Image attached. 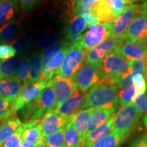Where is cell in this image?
Masks as SVG:
<instances>
[{
  "label": "cell",
  "instance_id": "obj_1",
  "mask_svg": "<svg viewBox=\"0 0 147 147\" xmlns=\"http://www.w3.org/2000/svg\"><path fill=\"white\" fill-rule=\"evenodd\" d=\"M118 90L115 80L100 79L85 94L80 110L89 108L117 110L119 106Z\"/></svg>",
  "mask_w": 147,
  "mask_h": 147
},
{
  "label": "cell",
  "instance_id": "obj_2",
  "mask_svg": "<svg viewBox=\"0 0 147 147\" xmlns=\"http://www.w3.org/2000/svg\"><path fill=\"white\" fill-rule=\"evenodd\" d=\"M113 22L100 23L89 27L85 33L71 40V45L77 50L87 53L111 37Z\"/></svg>",
  "mask_w": 147,
  "mask_h": 147
},
{
  "label": "cell",
  "instance_id": "obj_3",
  "mask_svg": "<svg viewBox=\"0 0 147 147\" xmlns=\"http://www.w3.org/2000/svg\"><path fill=\"white\" fill-rule=\"evenodd\" d=\"M130 61L115 50L104 57L100 67V79H113L115 81L129 67Z\"/></svg>",
  "mask_w": 147,
  "mask_h": 147
},
{
  "label": "cell",
  "instance_id": "obj_4",
  "mask_svg": "<svg viewBox=\"0 0 147 147\" xmlns=\"http://www.w3.org/2000/svg\"><path fill=\"white\" fill-rule=\"evenodd\" d=\"M113 129L121 134H129L140 119L141 115L134 104L121 107L113 115Z\"/></svg>",
  "mask_w": 147,
  "mask_h": 147
},
{
  "label": "cell",
  "instance_id": "obj_5",
  "mask_svg": "<svg viewBox=\"0 0 147 147\" xmlns=\"http://www.w3.org/2000/svg\"><path fill=\"white\" fill-rule=\"evenodd\" d=\"M101 65H93L84 62L80 69L74 75L71 80L78 89L86 93L100 80Z\"/></svg>",
  "mask_w": 147,
  "mask_h": 147
},
{
  "label": "cell",
  "instance_id": "obj_6",
  "mask_svg": "<svg viewBox=\"0 0 147 147\" xmlns=\"http://www.w3.org/2000/svg\"><path fill=\"white\" fill-rule=\"evenodd\" d=\"M52 82L53 80H50L47 87L34 100L33 113L30 121H40L46 112L56 108V100Z\"/></svg>",
  "mask_w": 147,
  "mask_h": 147
},
{
  "label": "cell",
  "instance_id": "obj_7",
  "mask_svg": "<svg viewBox=\"0 0 147 147\" xmlns=\"http://www.w3.org/2000/svg\"><path fill=\"white\" fill-rule=\"evenodd\" d=\"M142 14V5L128 4L123 12L113 22V32L110 38H119L124 34L130 24Z\"/></svg>",
  "mask_w": 147,
  "mask_h": 147
},
{
  "label": "cell",
  "instance_id": "obj_8",
  "mask_svg": "<svg viewBox=\"0 0 147 147\" xmlns=\"http://www.w3.org/2000/svg\"><path fill=\"white\" fill-rule=\"evenodd\" d=\"M49 81L50 80H40L36 83L23 84L19 95L14 100L12 106V113L19 111L24 106L34 102L42 90L47 87Z\"/></svg>",
  "mask_w": 147,
  "mask_h": 147
},
{
  "label": "cell",
  "instance_id": "obj_9",
  "mask_svg": "<svg viewBox=\"0 0 147 147\" xmlns=\"http://www.w3.org/2000/svg\"><path fill=\"white\" fill-rule=\"evenodd\" d=\"M87 52L73 48L66 55L61 65L58 75L62 78H69L80 69L86 60Z\"/></svg>",
  "mask_w": 147,
  "mask_h": 147
},
{
  "label": "cell",
  "instance_id": "obj_10",
  "mask_svg": "<svg viewBox=\"0 0 147 147\" xmlns=\"http://www.w3.org/2000/svg\"><path fill=\"white\" fill-rule=\"evenodd\" d=\"M124 41L123 36L119 38H108L100 45L88 51L84 62L93 65H102V61L106 55L116 50Z\"/></svg>",
  "mask_w": 147,
  "mask_h": 147
},
{
  "label": "cell",
  "instance_id": "obj_11",
  "mask_svg": "<svg viewBox=\"0 0 147 147\" xmlns=\"http://www.w3.org/2000/svg\"><path fill=\"white\" fill-rule=\"evenodd\" d=\"M55 109V108H53L46 112L40 120L42 126L43 139L64 129L66 125L69 123L68 118L59 115L56 113Z\"/></svg>",
  "mask_w": 147,
  "mask_h": 147
},
{
  "label": "cell",
  "instance_id": "obj_12",
  "mask_svg": "<svg viewBox=\"0 0 147 147\" xmlns=\"http://www.w3.org/2000/svg\"><path fill=\"white\" fill-rule=\"evenodd\" d=\"M116 51L129 61H147V41L130 42L125 40L116 49Z\"/></svg>",
  "mask_w": 147,
  "mask_h": 147
},
{
  "label": "cell",
  "instance_id": "obj_13",
  "mask_svg": "<svg viewBox=\"0 0 147 147\" xmlns=\"http://www.w3.org/2000/svg\"><path fill=\"white\" fill-rule=\"evenodd\" d=\"M52 86L56 100V108L65 102L74 91L78 89L76 84L71 79L62 78L58 74L53 78Z\"/></svg>",
  "mask_w": 147,
  "mask_h": 147
},
{
  "label": "cell",
  "instance_id": "obj_14",
  "mask_svg": "<svg viewBox=\"0 0 147 147\" xmlns=\"http://www.w3.org/2000/svg\"><path fill=\"white\" fill-rule=\"evenodd\" d=\"M122 36L126 41H147V16L141 14L136 18Z\"/></svg>",
  "mask_w": 147,
  "mask_h": 147
},
{
  "label": "cell",
  "instance_id": "obj_15",
  "mask_svg": "<svg viewBox=\"0 0 147 147\" xmlns=\"http://www.w3.org/2000/svg\"><path fill=\"white\" fill-rule=\"evenodd\" d=\"M85 94L86 93L82 92L80 89H76L65 102L55 108L56 113L61 117L69 119L70 116L80 110Z\"/></svg>",
  "mask_w": 147,
  "mask_h": 147
},
{
  "label": "cell",
  "instance_id": "obj_16",
  "mask_svg": "<svg viewBox=\"0 0 147 147\" xmlns=\"http://www.w3.org/2000/svg\"><path fill=\"white\" fill-rule=\"evenodd\" d=\"M95 109V108H89L80 110L69 117V122L71 121L73 123L74 125L79 134L80 147H83L87 130L88 123H89L90 117Z\"/></svg>",
  "mask_w": 147,
  "mask_h": 147
},
{
  "label": "cell",
  "instance_id": "obj_17",
  "mask_svg": "<svg viewBox=\"0 0 147 147\" xmlns=\"http://www.w3.org/2000/svg\"><path fill=\"white\" fill-rule=\"evenodd\" d=\"M74 47L71 43L67 42V44L61 51H59L57 54L54 57V58L51 61L50 63L48 64L46 68L42 71V77L40 80H53L55 75L58 74V71L63 61L65 59L66 55L71 49H72Z\"/></svg>",
  "mask_w": 147,
  "mask_h": 147
},
{
  "label": "cell",
  "instance_id": "obj_18",
  "mask_svg": "<svg viewBox=\"0 0 147 147\" xmlns=\"http://www.w3.org/2000/svg\"><path fill=\"white\" fill-rule=\"evenodd\" d=\"M23 84L15 76L0 79V97L15 100L21 91Z\"/></svg>",
  "mask_w": 147,
  "mask_h": 147
},
{
  "label": "cell",
  "instance_id": "obj_19",
  "mask_svg": "<svg viewBox=\"0 0 147 147\" xmlns=\"http://www.w3.org/2000/svg\"><path fill=\"white\" fill-rule=\"evenodd\" d=\"M115 111L116 110L96 109L95 108L90 117L89 123H88L85 139L97 129L106 123L108 119L115 113Z\"/></svg>",
  "mask_w": 147,
  "mask_h": 147
},
{
  "label": "cell",
  "instance_id": "obj_20",
  "mask_svg": "<svg viewBox=\"0 0 147 147\" xmlns=\"http://www.w3.org/2000/svg\"><path fill=\"white\" fill-rule=\"evenodd\" d=\"M25 57L22 53L8 59L0 60V79L15 76Z\"/></svg>",
  "mask_w": 147,
  "mask_h": 147
},
{
  "label": "cell",
  "instance_id": "obj_21",
  "mask_svg": "<svg viewBox=\"0 0 147 147\" xmlns=\"http://www.w3.org/2000/svg\"><path fill=\"white\" fill-rule=\"evenodd\" d=\"M90 12L100 23H108L116 19L113 11L106 0L97 1L90 9Z\"/></svg>",
  "mask_w": 147,
  "mask_h": 147
},
{
  "label": "cell",
  "instance_id": "obj_22",
  "mask_svg": "<svg viewBox=\"0 0 147 147\" xmlns=\"http://www.w3.org/2000/svg\"><path fill=\"white\" fill-rule=\"evenodd\" d=\"M42 55L40 52H34L29 59V67L27 84H33L41 79L42 74Z\"/></svg>",
  "mask_w": 147,
  "mask_h": 147
},
{
  "label": "cell",
  "instance_id": "obj_23",
  "mask_svg": "<svg viewBox=\"0 0 147 147\" xmlns=\"http://www.w3.org/2000/svg\"><path fill=\"white\" fill-rule=\"evenodd\" d=\"M18 0L0 1V27L12 21L18 8Z\"/></svg>",
  "mask_w": 147,
  "mask_h": 147
},
{
  "label": "cell",
  "instance_id": "obj_24",
  "mask_svg": "<svg viewBox=\"0 0 147 147\" xmlns=\"http://www.w3.org/2000/svg\"><path fill=\"white\" fill-rule=\"evenodd\" d=\"M113 115L106 123L97 129L85 139L83 147H91L95 142L106 136L113 131Z\"/></svg>",
  "mask_w": 147,
  "mask_h": 147
},
{
  "label": "cell",
  "instance_id": "obj_25",
  "mask_svg": "<svg viewBox=\"0 0 147 147\" xmlns=\"http://www.w3.org/2000/svg\"><path fill=\"white\" fill-rule=\"evenodd\" d=\"M128 136L129 134H121L113 130L110 134L95 142L91 147H120Z\"/></svg>",
  "mask_w": 147,
  "mask_h": 147
},
{
  "label": "cell",
  "instance_id": "obj_26",
  "mask_svg": "<svg viewBox=\"0 0 147 147\" xmlns=\"http://www.w3.org/2000/svg\"><path fill=\"white\" fill-rule=\"evenodd\" d=\"M22 125L18 118L12 117L3 121L0 125V146L13 134Z\"/></svg>",
  "mask_w": 147,
  "mask_h": 147
},
{
  "label": "cell",
  "instance_id": "obj_27",
  "mask_svg": "<svg viewBox=\"0 0 147 147\" xmlns=\"http://www.w3.org/2000/svg\"><path fill=\"white\" fill-rule=\"evenodd\" d=\"M40 121H29L22 123L16 131L0 147H21L23 142L22 134L24 130L36 125Z\"/></svg>",
  "mask_w": 147,
  "mask_h": 147
},
{
  "label": "cell",
  "instance_id": "obj_28",
  "mask_svg": "<svg viewBox=\"0 0 147 147\" xmlns=\"http://www.w3.org/2000/svg\"><path fill=\"white\" fill-rule=\"evenodd\" d=\"M87 27V23L83 16H74L67 29L66 40L71 41L75 38L80 36Z\"/></svg>",
  "mask_w": 147,
  "mask_h": 147
},
{
  "label": "cell",
  "instance_id": "obj_29",
  "mask_svg": "<svg viewBox=\"0 0 147 147\" xmlns=\"http://www.w3.org/2000/svg\"><path fill=\"white\" fill-rule=\"evenodd\" d=\"M19 32V24L13 19L3 26L0 27V45L12 41Z\"/></svg>",
  "mask_w": 147,
  "mask_h": 147
},
{
  "label": "cell",
  "instance_id": "obj_30",
  "mask_svg": "<svg viewBox=\"0 0 147 147\" xmlns=\"http://www.w3.org/2000/svg\"><path fill=\"white\" fill-rule=\"evenodd\" d=\"M22 140L31 144H42V126L41 123H38L36 125L27 128L24 130L22 134Z\"/></svg>",
  "mask_w": 147,
  "mask_h": 147
},
{
  "label": "cell",
  "instance_id": "obj_31",
  "mask_svg": "<svg viewBox=\"0 0 147 147\" xmlns=\"http://www.w3.org/2000/svg\"><path fill=\"white\" fill-rule=\"evenodd\" d=\"M65 147H80L79 134L71 121L66 125L63 131Z\"/></svg>",
  "mask_w": 147,
  "mask_h": 147
},
{
  "label": "cell",
  "instance_id": "obj_32",
  "mask_svg": "<svg viewBox=\"0 0 147 147\" xmlns=\"http://www.w3.org/2000/svg\"><path fill=\"white\" fill-rule=\"evenodd\" d=\"M67 41H58L55 42L52 46L47 49L42 55V71L46 68L48 64L57 53L63 49V47L67 44Z\"/></svg>",
  "mask_w": 147,
  "mask_h": 147
},
{
  "label": "cell",
  "instance_id": "obj_33",
  "mask_svg": "<svg viewBox=\"0 0 147 147\" xmlns=\"http://www.w3.org/2000/svg\"><path fill=\"white\" fill-rule=\"evenodd\" d=\"M136 97V89L134 84L129 87L120 89L117 93L119 105L121 107L133 104Z\"/></svg>",
  "mask_w": 147,
  "mask_h": 147
},
{
  "label": "cell",
  "instance_id": "obj_34",
  "mask_svg": "<svg viewBox=\"0 0 147 147\" xmlns=\"http://www.w3.org/2000/svg\"><path fill=\"white\" fill-rule=\"evenodd\" d=\"M63 131L61 130L44 139L42 147H65Z\"/></svg>",
  "mask_w": 147,
  "mask_h": 147
},
{
  "label": "cell",
  "instance_id": "obj_35",
  "mask_svg": "<svg viewBox=\"0 0 147 147\" xmlns=\"http://www.w3.org/2000/svg\"><path fill=\"white\" fill-rule=\"evenodd\" d=\"M14 99L0 97V122L8 119L12 113Z\"/></svg>",
  "mask_w": 147,
  "mask_h": 147
},
{
  "label": "cell",
  "instance_id": "obj_36",
  "mask_svg": "<svg viewBox=\"0 0 147 147\" xmlns=\"http://www.w3.org/2000/svg\"><path fill=\"white\" fill-rule=\"evenodd\" d=\"M132 80L136 89V97L144 94L146 91V81L144 76L142 74H135Z\"/></svg>",
  "mask_w": 147,
  "mask_h": 147
},
{
  "label": "cell",
  "instance_id": "obj_37",
  "mask_svg": "<svg viewBox=\"0 0 147 147\" xmlns=\"http://www.w3.org/2000/svg\"><path fill=\"white\" fill-rule=\"evenodd\" d=\"M129 67L134 75L142 74L145 78L147 73V61H130Z\"/></svg>",
  "mask_w": 147,
  "mask_h": 147
},
{
  "label": "cell",
  "instance_id": "obj_38",
  "mask_svg": "<svg viewBox=\"0 0 147 147\" xmlns=\"http://www.w3.org/2000/svg\"><path fill=\"white\" fill-rule=\"evenodd\" d=\"M29 67V59L27 57L24 58L20 65L19 69L16 74V77L20 80L23 84H25L27 81Z\"/></svg>",
  "mask_w": 147,
  "mask_h": 147
},
{
  "label": "cell",
  "instance_id": "obj_39",
  "mask_svg": "<svg viewBox=\"0 0 147 147\" xmlns=\"http://www.w3.org/2000/svg\"><path fill=\"white\" fill-rule=\"evenodd\" d=\"M134 104L139 111L140 115H147V95L142 94L135 97Z\"/></svg>",
  "mask_w": 147,
  "mask_h": 147
},
{
  "label": "cell",
  "instance_id": "obj_40",
  "mask_svg": "<svg viewBox=\"0 0 147 147\" xmlns=\"http://www.w3.org/2000/svg\"><path fill=\"white\" fill-rule=\"evenodd\" d=\"M113 11L114 15L117 18L123 12L126 7V3L123 0H106Z\"/></svg>",
  "mask_w": 147,
  "mask_h": 147
},
{
  "label": "cell",
  "instance_id": "obj_41",
  "mask_svg": "<svg viewBox=\"0 0 147 147\" xmlns=\"http://www.w3.org/2000/svg\"><path fill=\"white\" fill-rule=\"evenodd\" d=\"M56 37L54 34H48L42 36L38 40V47L42 51H46L55 43Z\"/></svg>",
  "mask_w": 147,
  "mask_h": 147
},
{
  "label": "cell",
  "instance_id": "obj_42",
  "mask_svg": "<svg viewBox=\"0 0 147 147\" xmlns=\"http://www.w3.org/2000/svg\"><path fill=\"white\" fill-rule=\"evenodd\" d=\"M16 55L13 47L10 45H0V60H5L12 58Z\"/></svg>",
  "mask_w": 147,
  "mask_h": 147
},
{
  "label": "cell",
  "instance_id": "obj_43",
  "mask_svg": "<svg viewBox=\"0 0 147 147\" xmlns=\"http://www.w3.org/2000/svg\"><path fill=\"white\" fill-rule=\"evenodd\" d=\"M11 46L13 47L16 54H21L30 48L31 42L28 39H22L13 42Z\"/></svg>",
  "mask_w": 147,
  "mask_h": 147
},
{
  "label": "cell",
  "instance_id": "obj_44",
  "mask_svg": "<svg viewBox=\"0 0 147 147\" xmlns=\"http://www.w3.org/2000/svg\"><path fill=\"white\" fill-rule=\"evenodd\" d=\"M129 147H147V138L145 134L140 136L134 141Z\"/></svg>",
  "mask_w": 147,
  "mask_h": 147
},
{
  "label": "cell",
  "instance_id": "obj_45",
  "mask_svg": "<svg viewBox=\"0 0 147 147\" xmlns=\"http://www.w3.org/2000/svg\"><path fill=\"white\" fill-rule=\"evenodd\" d=\"M83 17L84 18V19H85L86 23H87V27H91L92 26H93V25L100 24V22L97 21L96 18L93 16V14H92L90 12L83 15Z\"/></svg>",
  "mask_w": 147,
  "mask_h": 147
},
{
  "label": "cell",
  "instance_id": "obj_46",
  "mask_svg": "<svg viewBox=\"0 0 147 147\" xmlns=\"http://www.w3.org/2000/svg\"><path fill=\"white\" fill-rule=\"evenodd\" d=\"M21 8L25 11H28L34 6L38 0H18Z\"/></svg>",
  "mask_w": 147,
  "mask_h": 147
},
{
  "label": "cell",
  "instance_id": "obj_47",
  "mask_svg": "<svg viewBox=\"0 0 147 147\" xmlns=\"http://www.w3.org/2000/svg\"><path fill=\"white\" fill-rule=\"evenodd\" d=\"M83 0H67V8L74 14L76 9L82 4Z\"/></svg>",
  "mask_w": 147,
  "mask_h": 147
},
{
  "label": "cell",
  "instance_id": "obj_48",
  "mask_svg": "<svg viewBox=\"0 0 147 147\" xmlns=\"http://www.w3.org/2000/svg\"><path fill=\"white\" fill-rule=\"evenodd\" d=\"M99 1H100V0H83L82 5H83L84 8L89 9L90 10V9L92 8V6Z\"/></svg>",
  "mask_w": 147,
  "mask_h": 147
},
{
  "label": "cell",
  "instance_id": "obj_49",
  "mask_svg": "<svg viewBox=\"0 0 147 147\" xmlns=\"http://www.w3.org/2000/svg\"><path fill=\"white\" fill-rule=\"evenodd\" d=\"M21 147H42V144H31V143H28L25 142V141H23Z\"/></svg>",
  "mask_w": 147,
  "mask_h": 147
},
{
  "label": "cell",
  "instance_id": "obj_50",
  "mask_svg": "<svg viewBox=\"0 0 147 147\" xmlns=\"http://www.w3.org/2000/svg\"><path fill=\"white\" fill-rule=\"evenodd\" d=\"M142 5V14L147 16V2H144Z\"/></svg>",
  "mask_w": 147,
  "mask_h": 147
},
{
  "label": "cell",
  "instance_id": "obj_51",
  "mask_svg": "<svg viewBox=\"0 0 147 147\" xmlns=\"http://www.w3.org/2000/svg\"><path fill=\"white\" fill-rule=\"evenodd\" d=\"M123 1L126 3H128V4H133V3L138 1V0H123Z\"/></svg>",
  "mask_w": 147,
  "mask_h": 147
},
{
  "label": "cell",
  "instance_id": "obj_52",
  "mask_svg": "<svg viewBox=\"0 0 147 147\" xmlns=\"http://www.w3.org/2000/svg\"><path fill=\"white\" fill-rule=\"evenodd\" d=\"M143 124H144V125L146 127L147 129V115H145L144 118H143Z\"/></svg>",
  "mask_w": 147,
  "mask_h": 147
},
{
  "label": "cell",
  "instance_id": "obj_53",
  "mask_svg": "<svg viewBox=\"0 0 147 147\" xmlns=\"http://www.w3.org/2000/svg\"><path fill=\"white\" fill-rule=\"evenodd\" d=\"M145 80H146V81H147V73H146V76H145Z\"/></svg>",
  "mask_w": 147,
  "mask_h": 147
},
{
  "label": "cell",
  "instance_id": "obj_54",
  "mask_svg": "<svg viewBox=\"0 0 147 147\" xmlns=\"http://www.w3.org/2000/svg\"><path fill=\"white\" fill-rule=\"evenodd\" d=\"M141 1H143L144 2H147V0H141Z\"/></svg>",
  "mask_w": 147,
  "mask_h": 147
},
{
  "label": "cell",
  "instance_id": "obj_55",
  "mask_svg": "<svg viewBox=\"0 0 147 147\" xmlns=\"http://www.w3.org/2000/svg\"><path fill=\"white\" fill-rule=\"evenodd\" d=\"M145 135H146V138H147V129H146V134H145Z\"/></svg>",
  "mask_w": 147,
  "mask_h": 147
},
{
  "label": "cell",
  "instance_id": "obj_56",
  "mask_svg": "<svg viewBox=\"0 0 147 147\" xmlns=\"http://www.w3.org/2000/svg\"><path fill=\"white\" fill-rule=\"evenodd\" d=\"M146 95H147V89H146Z\"/></svg>",
  "mask_w": 147,
  "mask_h": 147
},
{
  "label": "cell",
  "instance_id": "obj_57",
  "mask_svg": "<svg viewBox=\"0 0 147 147\" xmlns=\"http://www.w3.org/2000/svg\"><path fill=\"white\" fill-rule=\"evenodd\" d=\"M0 1H1V0H0Z\"/></svg>",
  "mask_w": 147,
  "mask_h": 147
}]
</instances>
